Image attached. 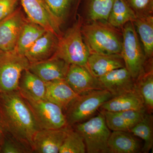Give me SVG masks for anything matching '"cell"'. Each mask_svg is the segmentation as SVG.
I'll return each mask as SVG.
<instances>
[{
    "instance_id": "cell-1",
    "label": "cell",
    "mask_w": 153,
    "mask_h": 153,
    "mask_svg": "<svg viewBox=\"0 0 153 153\" xmlns=\"http://www.w3.org/2000/svg\"><path fill=\"white\" fill-rule=\"evenodd\" d=\"M0 127L6 135L33 152V138L40 129L30 106L18 90L0 93Z\"/></svg>"
},
{
    "instance_id": "cell-2",
    "label": "cell",
    "mask_w": 153,
    "mask_h": 153,
    "mask_svg": "<svg viewBox=\"0 0 153 153\" xmlns=\"http://www.w3.org/2000/svg\"><path fill=\"white\" fill-rule=\"evenodd\" d=\"M81 32L90 54H120L121 30L113 27L107 21L83 22Z\"/></svg>"
},
{
    "instance_id": "cell-3",
    "label": "cell",
    "mask_w": 153,
    "mask_h": 153,
    "mask_svg": "<svg viewBox=\"0 0 153 153\" xmlns=\"http://www.w3.org/2000/svg\"><path fill=\"white\" fill-rule=\"evenodd\" d=\"M83 23L82 16L79 15L72 26L58 38L53 56L62 59L69 65L85 66L90 53L81 32Z\"/></svg>"
},
{
    "instance_id": "cell-4",
    "label": "cell",
    "mask_w": 153,
    "mask_h": 153,
    "mask_svg": "<svg viewBox=\"0 0 153 153\" xmlns=\"http://www.w3.org/2000/svg\"><path fill=\"white\" fill-rule=\"evenodd\" d=\"M121 30L123 40L120 55L126 68L135 80L144 70L148 60L133 22L126 23Z\"/></svg>"
},
{
    "instance_id": "cell-5",
    "label": "cell",
    "mask_w": 153,
    "mask_h": 153,
    "mask_svg": "<svg viewBox=\"0 0 153 153\" xmlns=\"http://www.w3.org/2000/svg\"><path fill=\"white\" fill-rule=\"evenodd\" d=\"M73 126L84 138L87 153H109L108 142L111 132L101 111L96 116Z\"/></svg>"
},
{
    "instance_id": "cell-6",
    "label": "cell",
    "mask_w": 153,
    "mask_h": 153,
    "mask_svg": "<svg viewBox=\"0 0 153 153\" xmlns=\"http://www.w3.org/2000/svg\"><path fill=\"white\" fill-rule=\"evenodd\" d=\"M112 97L106 89L94 90L79 95L66 111L68 125L72 126L90 118L105 102Z\"/></svg>"
},
{
    "instance_id": "cell-7",
    "label": "cell",
    "mask_w": 153,
    "mask_h": 153,
    "mask_svg": "<svg viewBox=\"0 0 153 153\" xmlns=\"http://www.w3.org/2000/svg\"><path fill=\"white\" fill-rule=\"evenodd\" d=\"M30 64L25 55L14 49L0 53V93L18 90L22 72Z\"/></svg>"
},
{
    "instance_id": "cell-8",
    "label": "cell",
    "mask_w": 153,
    "mask_h": 153,
    "mask_svg": "<svg viewBox=\"0 0 153 153\" xmlns=\"http://www.w3.org/2000/svg\"><path fill=\"white\" fill-rule=\"evenodd\" d=\"M25 100L40 129H59L68 126L63 110L57 105L45 99L36 101Z\"/></svg>"
},
{
    "instance_id": "cell-9",
    "label": "cell",
    "mask_w": 153,
    "mask_h": 153,
    "mask_svg": "<svg viewBox=\"0 0 153 153\" xmlns=\"http://www.w3.org/2000/svg\"><path fill=\"white\" fill-rule=\"evenodd\" d=\"M20 2L29 21L55 34L58 38L62 36L60 22L45 0H20Z\"/></svg>"
},
{
    "instance_id": "cell-10",
    "label": "cell",
    "mask_w": 153,
    "mask_h": 153,
    "mask_svg": "<svg viewBox=\"0 0 153 153\" xmlns=\"http://www.w3.org/2000/svg\"><path fill=\"white\" fill-rule=\"evenodd\" d=\"M27 19L21 7H17L10 14L0 22V49L13 50Z\"/></svg>"
},
{
    "instance_id": "cell-11",
    "label": "cell",
    "mask_w": 153,
    "mask_h": 153,
    "mask_svg": "<svg viewBox=\"0 0 153 153\" xmlns=\"http://www.w3.org/2000/svg\"><path fill=\"white\" fill-rule=\"evenodd\" d=\"M65 80L79 95L94 90L105 89L98 79L92 75L85 66L69 65Z\"/></svg>"
},
{
    "instance_id": "cell-12",
    "label": "cell",
    "mask_w": 153,
    "mask_h": 153,
    "mask_svg": "<svg viewBox=\"0 0 153 153\" xmlns=\"http://www.w3.org/2000/svg\"><path fill=\"white\" fill-rule=\"evenodd\" d=\"M98 79L113 97L136 89L134 79L125 67L109 71Z\"/></svg>"
},
{
    "instance_id": "cell-13",
    "label": "cell",
    "mask_w": 153,
    "mask_h": 153,
    "mask_svg": "<svg viewBox=\"0 0 153 153\" xmlns=\"http://www.w3.org/2000/svg\"><path fill=\"white\" fill-rule=\"evenodd\" d=\"M40 129L33 138V152L38 153H58L68 128Z\"/></svg>"
},
{
    "instance_id": "cell-14",
    "label": "cell",
    "mask_w": 153,
    "mask_h": 153,
    "mask_svg": "<svg viewBox=\"0 0 153 153\" xmlns=\"http://www.w3.org/2000/svg\"><path fill=\"white\" fill-rule=\"evenodd\" d=\"M69 64L52 56L47 60L30 63L29 69L45 82L65 79Z\"/></svg>"
},
{
    "instance_id": "cell-15",
    "label": "cell",
    "mask_w": 153,
    "mask_h": 153,
    "mask_svg": "<svg viewBox=\"0 0 153 153\" xmlns=\"http://www.w3.org/2000/svg\"><path fill=\"white\" fill-rule=\"evenodd\" d=\"M45 99L57 105L66 111L78 96L67 84L65 79L46 82Z\"/></svg>"
},
{
    "instance_id": "cell-16",
    "label": "cell",
    "mask_w": 153,
    "mask_h": 153,
    "mask_svg": "<svg viewBox=\"0 0 153 153\" xmlns=\"http://www.w3.org/2000/svg\"><path fill=\"white\" fill-rule=\"evenodd\" d=\"M104 115L107 125L112 131H129L141 120L146 111L145 110H129L109 112L101 111Z\"/></svg>"
},
{
    "instance_id": "cell-17",
    "label": "cell",
    "mask_w": 153,
    "mask_h": 153,
    "mask_svg": "<svg viewBox=\"0 0 153 153\" xmlns=\"http://www.w3.org/2000/svg\"><path fill=\"white\" fill-rule=\"evenodd\" d=\"M85 66L97 79L113 70L125 67L120 54H90Z\"/></svg>"
},
{
    "instance_id": "cell-18",
    "label": "cell",
    "mask_w": 153,
    "mask_h": 153,
    "mask_svg": "<svg viewBox=\"0 0 153 153\" xmlns=\"http://www.w3.org/2000/svg\"><path fill=\"white\" fill-rule=\"evenodd\" d=\"M100 108L101 111L109 112L146 111L143 99L137 89L113 97L105 102Z\"/></svg>"
},
{
    "instance_id": "cell-19",
    "label": "cell",
    "mask_w": 153,
    "mask_h": 153,
    "mask_svg": "<svg viewBox=\"0 0 153 153\" xmlns=\"http://www.w3.org/2000/svg\"><path fill=\"white\" fill-rule=\"evenodd\" d=\"M18 90L25 99L35 101L44 99L46 82L29 69H26L22 72Z\"/></svg>"
},
{
    "instance_id": "cell-20",
    "label": "cell",
    "mask_w": 153,
    "mask_h": 153,
    "mask_svg": "<svg viewBox=\"0 0 153 153\" xmlns=\"http://www.w3.org/2000/svg\"><path fill=\"white\" fill-rule=\"evenodd\" d=\"M58 41V38L55 34L47 31L26 52L25 56L30 63L47 60L55 54Z\"/></svg>"
},
{
    "instance_id": "cell-21",
    "label": "cell",
    "mask_w": 153,
    "mask_h": 153,
    "mask_svg": "<svg viewBox=\"0 0 153 153\" xmlns=\"http://www.w3.org/2000/svg\"><path fill=\"white\" fill-rule=\"evenodd\" d=\"M109 153H136L142 152L140 140L129 131H113L108 139Z\"/></svg>"
},
{
    "instance_id": "cell-22",
    "label": "cell",
    "mask_w": 153,
    "mask_h": 153,
    "mask_svg": "<svg viewBox=\"0 0 153 153\" xmlns=\"http://www.w3.org/2000/svg\"><path fill=\"white\" fill-rule=\"evenodd\" d=\"M136 88L141 96L146 111H153V59L148 60L144 70L135 80Z\"/></svg>"
},
{
    "instance_id": "cell-23",
    "label": "cell",
    "mask_w": 153,
    "mask_h": 153,
    "mask_svg": "<svg viewBox=\"0 0 153 153\" xmlns=\"http://www.w3.org/2000/svg\"><path fill=\"white\" fill-rule=\"evenodd\" d=\"M114 0H82L83 22L107 21Z\"/></svg>"
},
{
    "instance_id": "cell-24",
    "label": "cell",
    "mask_w": 153,
    "mask_h": 153,
    "mask_svg": "<svg viewBox=\"0 0 153 153\" xmlns=\"http://www.w3.org/2000/svg\"><path fill=\"white\" fill-rule=\"evenodd\" d=\"M147 60L153 59V15L137 17L133 22Z\"/></svg>"
},
{
    "instance_id": "cell-25",
    "label": "cell",
    "mask_w": 153,
    "mask_h": 153,
    "mask_svg": "<svg viewBox=\"0 0 153 153\" xmlns=\"http://www.w3.org/2000/svg\"><path fill=\"white\" fill-rule=\"evenodd\" d=\"M46 32L47 31L41 26L27 19L20 33L14 50L21 55H25L38 38Z\"/></svg>"
},
{
    "instance_id": "cell-26",
    "label": "cell",
    "mask_w": 153,
    "mask_h": 153,
    "mask_svg": "<svg viewBox=\"0 0 153 153\" xmlns=\"http://www.w3.org/2000/svg\"><path fill=\"white\" fill-rule=\"evenodd\" d=\"M136 18V15L126 0H114L107 22L121 30L126 23L134 22Z\"/></svg>"
},
{
    "instance_id": "cell-27",
    "label": "cell",
    "mask_w": 153,
    "mask_h": 153,
    "mask_svg": "<svg viewBox=\"0 0 153 153\" xmlns=\"http://www.w3.org/2000/svg\"><path fill=\"white\" fill-rule=\"evenodd\" d=\"M153 118L152 114L146 112L143 118L129 131L131 133L144 141L142 152L148 153L153 146Z\"/></svg>"
},
{
    "instance_id": "cell-28",
    "label": "cell",
    "mask_w": 153,
    "mask_h": 153,
    "mask_svg": "<svg viewBox=\"0 0 153 153\" xmlns=\"http://www.w3.org/2000/svg\"><path fill=\"white\" fill-rule=\"evenodd\" d=\"M61 26L72 10H76L82 0H45Z\"/></svg>"
},
{
    "instance_id": "cell-29",
    "label": "cell",
    "mask_w": 153,
    "mask_h": 153,
    "mask_svg": "<svg viewBox=\"0 0 153 153\" xmlns=\"http://www.w3.org/2000/svg\"><path fill=\"white\" fill-rule=\"evenodd\" d=\"M84 138L75 129L70 126L65 139L59 150V153H85L86 152Z\"/></svg>"
},
{
    "instance_id": "cell-30",
    "label": "cell",
    "mask_w": 153,
    "mask_h": 153,
    "mask_svg": "<svg viewBox=\"0 0 153 153\" xmlns=\"http://www.w3.org/2000/svg\"><path fill=\"white\" fill-rule=\"evenodd\" d=\"M137 17L153 15V0H126Z\"/></svg>"
},
{
    "instance_id": "cell-31",
    "label": "cell",
    "mask_w": 153,
    "mask_h": 153,
    "mask_svg": "<svg viewBox=\"0 0 153 153\" xmlns=\"http://www.w3.org/2000/svg\"><path fill=\"white\" fill-rule=\"evenodd\" d=\"M31 152L24 145L16 140L5 134L0 153H23Z\"/></svg>"
},
{
    "instance_id": "cell-32",
    "label": "cell",
    "mask_w": 153,
    "mask_h": 153,
    "mask_svg": "<svg viewBox=\"0 0 153 153\" xmlns=\"http://www.w3.org/2000/svg\"><path fill=\"white\" fill-rule=\"evenodd\" d=\"M20 0H0V22L18 7Z\"/></svg>"
},
{
    "instance_id": "cell-33",
    "label": "cell",
    "mask_w": 153,
    "mask_h": 153,
    "mask_svg": "<svg viewBox=\"0 0 153 153\" xmlns=\"http://www.w3.org/2000/svg\"><path fill=\"white\" fill-rule=\"evenodd\" d=\"M4 137L5 134L2 129L0 127V152H1V148L3 142H4Z\"/></svg>"
},
{
    "instance_id": "cell-34",
    "label": "cell",
    "mask_w": 153,
    "mask_h": 153,
    "mask_svg": "<svg viewBox=\"0 0 153 153\" xmlns=\"http://www.w3.org/2000/svg\"><path fill=\"white\" fill-rule=\"evenodd\" d=\"M3 52V51H2L1 49H0V53H1L2 52Z\"/></svg>"
}]
</instances>
